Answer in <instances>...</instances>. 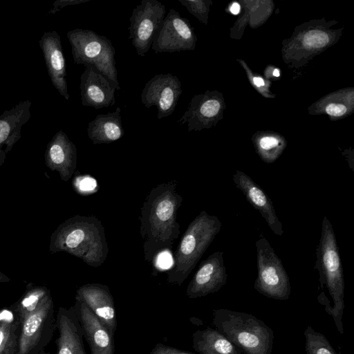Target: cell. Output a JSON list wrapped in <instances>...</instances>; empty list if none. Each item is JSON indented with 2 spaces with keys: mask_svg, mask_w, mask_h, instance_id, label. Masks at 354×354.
Masks as SVG:
<instances>
[{
  "mask_svg": "<svg viewBox=\"0 0 354 354\" xmlns=\"http://www.w3.org/2000/svg\"><path fill=\"white\" fill-rule=\"evenodd\" d=\"M183 92L181 82L171 73L158 74L151 77L141 92L140 100L146 108L155 106L158 120L170 116Z\"/></svg>",
  "mask_w": 354,
  "mask_h": 354,
  "instance_id": "30bf717a",
  "label": "cell"
},
{
  "mask_svg": "<svg viewBox=\"0 0 354 354\" xmlns=\"http://www.w3.org/2000/svg\"><path fill=\"white\" fill-rule=\"evenodd\" d=\"M273 75L276 77L279 76V71L277 69H275L273 72Z\"/></svg>",
  "mask_w": 354,
  "mask_h": 354,
  "instance_id": "836d02e7",
  "label": "cell"
},
{
  "mask_svg": "<svg viewBox=\"0 0 354 354\" xmlns=\"http://www.w3.org/2000/svg\"><path fill=\"white\" fill-rule=\"evenodd\" d=\"M192 346L199 354H245L218 330L210 327L192 334Z\"/></svg>",
  "mask_w": 354,
  "mask_h": 354,
  "instance_id": "7402d4cb",
  "label": "cell"
},
{
  "mask_svg": "<svg viewBox=\"0 0 354 354\" xmlns=\"http://www.w3.org/2000/svg\"><path fill=\"white\" fill-rule=\"evenodd\" d=\"M45 158L48 167L57 171L62 179L67 181L77 167L76 146L61 129L47 145Z\"/></svg>",
  "mask_w": 354,
  "mask_h": 354,
  "instance_id": "d6986e66",
  "label": "cell"
},
{
  "mask_svg": "<svg viewBox=\"0 0 354 354\" xmlns=\"http://www.w3.org/2000/svg\"><path fill=\"white\" fill-rule=\"evenodd\" d=\"M18 319L20 331L17 354H49L45 352V348L56 328L54 303L50 293L35 310Z\"/></svg>",
  "mask_w": 354,
  "mask_h": 354,
  "instance_id": "52a82bcc",
  "label": "cell"
},
{
  "mask_svg": "<svg viewBox=\"0 0 354 354\" xmlns=\"http://www.w3.org/2000/svg\"><path fill=\"white\" fill-rule=\"evenodd\" d=\"M253 81H254V84L257 86H261L264 85V81L261 77H254L253 79Z\"/></svg>",
  "mask_w": 354,
  "mask_h": 354,
  "instance_id": "1f68e13d",
  "label": "cell"
},
{
  "mask_svg": "<svg viewBox=\"0 0 354 354\" xmlns=\"http://www.w3.org/2000/svg\"><path fill=\"white\" fill-rule=\"evenodd\" d=\"M304 42L307 46L322 48L328 44V37L324 32L311 30L305 35Z\"/></svg>",
  "mask_w": 354,
  "mask_h": 354,
  "instance_id": "d4e9b609",
  "label": "cell"
},
{
  "mask_svg": "<svg viewBox=\"0 0 354 354\" xmlns=\"http://www.w3.org/2000/svg\"><path fill=\"white\" fill-rule=\"evenodd\" d=\"M89 1L90 0H59L54 3L53 8L50 10V12L55 13L66 6L78 5Z\"/></svg>",
  "mask_w": 354,
  "mask_h": 354,
  "instance_id": "83f0119b",
  "label": "cell"
},
{
  "mask_svg": "<svg viewBox=\"0 0 354 354\" xmlns=\"http://www.w3.org/2000/svg\"><path fill=\"white\" fill-rule=\"evenodd\" d=\"M221 226L217 216L205 210L192 220L174 253L173 264L167 274L169 283L181 286L218 234Z\"/></svg>",
  "mask_w": 354,
  "mask_h": 354,
  "instance_id": "3957f363",
  "label": "cell"
},
{
  "mask_svg": "<svg viewBox=\"0 0 354 354\" xmlns=\"http://www.w3.org/2000/svg\"><path fill=\"white\" fill-rule=\"evenodd\" d=\"M176 187L174 180L156 185L140 209V232L144 241L145 259L152 265L159 254L172 248L180 234L176 216L183 197Z\"/></svg>",
  "mask_w": 354,
  "mask_h": 354,
  "instance_id": "6da1fadb",
  "label": "cell"
},
{
  "mask_svg": "<svg viewBox=\"0 0 354 354\" xmlns=\"http://www.w3.org/2000/svg\"><path fill=\"white\" fill-rule=\"evenodd\" d=\"M178 1L185 6L190 13L198 18H200L205 12V6L202 1L192 0H178Z\"/></svg>",
  "mask_w": 354,
  "mask_h": 354,
  "instance_id": "484cf974",
  "label": "cell"
},
{
  "mask_svg": "<svg viewBox=\"0 0 354 354\" xmlns=\"http://www.w3.org/2000/svg\"><path fill=\"white\" fill-rule=\"evenodd\" d=\"M212 324L245 354H271L274 333L254 315L230 309L213 311Z\"/></svg>",
  "mask_w": 354,
  "mask_h": 354,
  "instance_id": "5b68a950",
  "label": "cell"
},
{
  "mask_svg": "<svg viewBox=\"0 0 354 354\" xmlns=\"http://www.w3.org/2000/svg\"><path fill=\"white\" fill-rule=\"evenodd\" d=\"M195 42L196 36L189 21L171 8L151 48L155 53L180 52L193 50Z\"/></svg>",
  "mask_w": 354,
  "mask_h": 354,
  "instance_id": "8fae6325",
  "label": "cell"
},
{
  "mask_svg": "<svg viewBox=\"0 0 354 354\" xmlns=\"http://www.w3.org/2000/svg\"><path fill=\"white\" fill-rule=\"evenodd\" d=\"M149 354H193L177 348L157 343Z\"/></svg>",
  "mask_w": 354,
  "mask_h": 354,
  "instance_id": "4316f807",
  "label": "cell"
},
{
  "mask_svg": "<svg viewBox=\"0 0 354 354\" xmlns=\"http://www.w3.org/2000/svg\"><path fill=\"white\" fill-rule=\"evenodd\" d=\"M96 186V183L91 178H84L80 182V188L82 190H92Z\"/></svg>",
  "mask_w": 354,
  "mask_h": 354,
  "instance_id": "f546056e",
  "label": "cell"
},
{
  "mask_svg": "<svg viewBox=\"0 0 354 354\" xmlns=\"http://www.w3.org/2000/svg\"><path fill=\"white\" fill-rule=\"evenodd\" d=\"M255 245L257 277L254 289L268 298L288 300L291 292L290 279L281 259L266 238L257 240Z\"/></svg>",
  "mask_w": 354,
  "mask_h": 354,
  "instance_id": "ba28073f",
  "label": "cell"
},
{
  "mask_svg": "<svg viewBox=\"0 0 354 354\" xmlns=\"http://www.w3.org/2000/svg\"><path fill=\"white\" fill-rule=\"evenodd\" d=\"M165 13V6L158 0H142L133 10L128 28L129 39L139 56H145L151 48Z\"/></svg>",
  "mask_w": 354,
  "mask_h": 354,
  "instance_id": "9c48e42d",
  "label": "cell"
},
{
  "mask_svg": "<svg viewBox=\"0 0 354 354\" xmlns=\"http://www.w3.org/2000/svg\"><path fill=\"white\" fill-rule=\"evenodd\" d=\"M306 354H339L327 338L321 333L308 326L304 331Z\"/></svg>",
  "mask_w": 354,
  "mask_h": 354,
  "instance_id": "cb8c5ba5",
  "label": "cell"
},
{
  "mask_svg": "<svg viewBox=\"0 0 354 354\" xmlns=\"http://www.w3.org/2000/svg\"><path fill=\"white\" fill-rule=\"evenodd\" d=\"M230 12L234 14V15H237L239 13V11H240V6L239 3H232V5L230 6Z\"/></svg>",
  "mask_w": 354,
  "mask_h": 354,
  "instance_id": "4dcf8cb0",
  "label": "cell"
},
{
  "mask_svg": "<svg viewBox=\"0 0 354 354\" xmlns=\"http://www.w3.org/2000/svg\"><path fill=\"white\" fill-rule=\"evenodd\" d=\"M315 267L319 272L321 288L325 286L333 301L327 313L332 316L337 330L344 333V280L339 248L332 224L325 216L321 236L316 248Z\"/></svg>",
  "mask_w": 354,
  "mask_h": 354,
  "instance_id": "277c9868",
  "label": "cell"
},
{
  "mask_svg": "<svg viewBox=\"0 0 354 354\" xmlns=\"http://www.w3.org/2000/svg\"><path fill=\"white\" fill-rule=\"evenodd\" d=\"M39 45L43 52L48 74L53 85L65 100H69L66 60L60 36L56 31L45 32L39 41Z\"/></svg>",
  "mask_w": 354,
  "mask_h": 354,
  "instance_id": "9a60e30c",
  "label": "cell"
},
{
  "mask_svg": "<svg viewBox=\"0 0 354 354\" xmlns=\"http://www.w3.org/2000/svg\"><path fill=\"white\" fill-rule=\"evenodd\" d=\"M55 319L59 336L55 354H87L83 342V330L74 306L59 307Z\"/></svg>",
  "mask_w": 354,
  "mask_h": 354,
  "instance_id": "ac0fdd59",
  "label": "cell"
},
{
  "mask_svg": "<svg viewBox=\"0 0 354 354\" xmlns=\"http://www.w3.org/2000/svg\"><path fill=\"white\" fill-rule=\"evenodd\" d=\"M51 246L53 251L66 252L94 268L102 266L109 253L104 227L94 216L67 219L53 234Z\"/></svg>",
  "mask_w": 354,
  "mask_h": 354,
  "instance_id": "7a4b0ae2",
  "label": "cell"
},
{
  "mask_svg": "<svg viewBox=\"0 0 354 354\" xmlns=\"http://www.w3.org/2000/svg\"><path fill=\"white\" fill-rule=\"evenodd\" d=\"M20 322L11 308L0 310V354H17Z\"/></svg>",
  "mask_w": 354,
  "mask_h": 354,
  "instance_id": "603a6c76",
  "label": "cell"
},
{
  "mask_svg": "<svg viewBox=\"0 0 354 354\" xmlns=\"http://www.w3.org/2000/svg\"><path fill=\"white\" fill-rule=\"evenodd\" d=\"M75 299L84 302L114 336L117 317L114 300L107 286L96 283L84 284L77 289Z\"/></svg>",
  "mask_w": 354,
  "mask_h": 354,
  "instance_id": "5bb4252c",
  "label": "cell"
},
{
  "mask_svg": "<svg viewBox=\"0 0 354 354\" xmlns=\"http://www.w3.org/2000/svg\"><path fill=\"white\" fill-rule=\"evenodd\" d=\"M74 63L93 66L114 82L120 83L115 66V50L111 40L89 29L75 28L66 33Z\"/></svg>",
  "mask_w": 354,
  "mask_h": 354,
  "instance_id": "8992f818",
  "label": "cell"
},
{
  "mask_svg": "<svg viewBox=\"0 0 354 354\" xmlns=\"http://www.w3.org/2000/svg\"><path fill=\"white\" fill-rule=\"evenodd\" d=\"M74 307L91 354H114V336L84 302L75 299Z\"/></svg>",
  "mask_w": 354,
  "mask_h": 354,
  "instance_id": "e0dca14e",
  "label": "cell"
},
{
  "mask_svg": "<svg viewBox=\"0 0 354 354\" xmlns=\"http://www.w3.org/2000/svg\"><path fill=\"white\" fill-rule=\"evenodd\" d=\"M30 101L24 100L0 115V164L21 138V128L30 118Z\"/></svg>",
  "mask_w": 354,
  "mask_h": 354,
  "instance_id": "ffe728a7",
  "label": "cell"
},
{
  "mask_svg": "<svg viewBox=\"0 0 354 354\" xmlns=\"http://www.w3.org/2000/svg\"><path fill=\"white\" fill-rule=\"evenodd\" d=\"M9 281L10 279L8 277L0 272V282H8Z\"/></svg>",
  "mask_w": 354,
  "mask_h": 354,
  "instance_id": "d6a6232c",
  "label": "cell"
},
{
  "mask_svg": "<svg viewBox=\"0 0 354 354\" xmlns=\"http://www.w3.org/2000/svg\"><path fill=\"white\" fill-rule=\"evenodd\" d=\"M326 111L332 116H341L346 112V107L340 104H330L326 106Z\"/></svg>",
  "mask_w": 354,
  "mask_h": 354,
  "instance_id": "f1b7e54d",
  "label": "cell"
},
{
  "mask_svg": "<svg viewBox=\"0 0 354 354\" xmlns=\"http://www.w3.org/2000/svg\"><path fill=\"white\" fill-rule=\"evenodd\" d=\"M80 89L82 104L100 109L115 104V93L120 86L94 67L86 66L80 76Z\"/></svg>",
  "mask_w": 354,
  "mask_h": 354,
  "instance_id": "4fadbf2b",
  "label": "cell"
},
{
  "mask_svg": "<svg viewBox=\"0 0 354 354\" xmlns=\"http://www.w3.org/2000/svg\"><path fill=\"white\" fill-rule=\"evenodd\" d=\"M87 135L94 145L109 144L123 137L121 108L118 106L113 112L96 115L88 124Z\"/></svg>",
  "mask_w": 354,
  "mask_h": 354,
  "instance_id": "44dd1931",
  "label": "cell"
},
{
  "mask_svg": "<svg viewBox=\"0 0 354 354\" xmlns=\"http://www.w3.org/2000/svg\"><path fill=\"white\" fill-rule=\"evenodd\" d=\"M223 252L217 251L203 260L189 283L185 295L196 299L219 291L227 283Z\"/></svg>",
  "mask_w": 354,
  "mask_h": 354,
  "instance_id": "7c38bea8",
  "label": "cell"
},
{
  "mask_svg": "<svg viewBox=\"0 0 354 354\" xmlns=\"http://www.w3.org/2000/svg\"><path fill=\"white\" fill-rule=\"evenodd\" d=\"M232 180L248 202L259 212L272 232L282 236L284 232L282 223L277 216L272 201L263 189L248 175L239 170L233 174Z\"/></svg>",
  "mask_w": 354,
  "mask_h": 354,
  "instance_id": "2e32d148",
  "label": "cell"
}]
</instances>
